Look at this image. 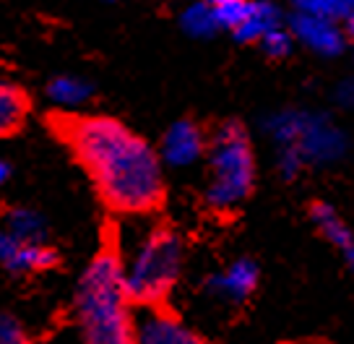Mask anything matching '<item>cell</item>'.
<instances>
[{"instance_id":"cell-1","label":"cell","mask_w":354,"mask_h":344,"mask_svg":"<svg viewBox=\"0 0 354 344\" xmlns=\"http://www.w3.org/2000/svg\"><path fill=\"white\" fill-rule=\"evenodd\" d=\"M63 134L112 211L136 217L162 203L165 165L144 136L107 115L71 118Z\"/></svg>"},{"instance_id":"cell-2","label":"cell","mask_w":354,"mask_h":344,"mask_svg":"<svg viewBox=\"0 0 354 344\" xmlns=\"http://www.w3.org/2000/svg\"><path fill=\"white\" fill-rule=\"evenodd\" d=\"M146 214H136L131 222L120 227L118 253L122 282L131 295L133 305H165L175 292L185 266V245L169 227L144 219Z\"/></svg>"},{"instance_id":"cell-3","label":"cell","mask_w":354,"mask_h":344,"mask_svg":"<svg viewBox=\"0 0 354 344\" xmlns=\"http://www.w3.org/2000/svg\"><path fill=\"white\" fill-rule=\"evenodd\" d=\"M73 326L81 344H133L136 311L112 248L94 255L78 277Z\"/></svg>"},{"instance_id":"cell-4","label":"cell","mask_w":354,"mask_h":344,"mask_svg":"<svg viewBox=\"0 0 354 344\" xmlns=\"http://www.w3.org/2000/svg\"><path fill=\"white\" fill-rule=\"evenodd\" d=\"M266 136L277 146L279 172L287 180L308 167H328L342 162L349 138L323 112L279 110L263 123Z\"/></svg>"},{"instance_id":"cell-5","label":"cell","mask_w":354,"mask_h":344,"mask_svg":"<svg viewBox=\"0 0 354 344\" xmlns=\"http://www.w3.org/2000/svg\"><path fill=\"white\" fill-rule=\"evenodd\" d=\"M209 185L203 199L209 209L230 214L255 188V152L237 123H227L209 141Z\"/></svg>"},{"instance_id":"cell-6","label":"cell","mask_w":354,"mask_h":344,"mask_svg":"<svg viewBox=\"0 0 354 344\" xmlns=\"http://www.w3.org/2000/svg\"><path fill=\"white\" fill-rule=\"evenodd\" d=\"M287 29L295 37V45H302L313 55L321 57H339L349 42V32L344 21L318 16V13L295 11L287 21Z\"/></svg>"},{"instance_id":"cell-7","label":"cell","mask_w":354,"mask_h":344,"mask_svg":"<svg viewBox=\"0 0 354 344\" xmlns=\"http://www.w3.org/2000/svg\"><path fill=\"white\" fill-rule=\"evenodd\" d=\"M133 344H206V339L165 305H154L136 313Z\"/></svg>"},{"instance_id":"cell-8","label":"cell","mask_w":354,"mask_h":344,"mask_svg":"<svg viewBox=\"0 0 354 344\" xmlns=\"http://www.w3.org/2000/svg\"><path fill=\"white\" fill-rule=\"evenodd\" d=\"M57 264L55 248L50 240L34 243L16 237L8 230L0 227V269L13 277H29V274H42Z\"/></svg>"},{"instance_id":"cell-9","label":"cell","mask_w":354,"mask_h":344,"mask_svg":"<svg viewBox=\"0 0 354 344\" xmlns=\"http://www.w3.org/2000/svg\"><path fill=\"white\" fill-rule=\"evenodd\" d=\"M206 149H209V141L198 123L177 120L165 131L156 154L162 159V165L172 167V170H188L203 159Z\"/></svg>"},{"instance_id":"cell-10","label":"cell","mask_w":354,"mask_h":344,"mask_svg":"<svg viewBox=\"0 0 354 344\" xmlns=\"http://www.w3.org/2000/svg\"><path fill=\"white\" fill-rule=\"evenodd\" d=\"M258 279H261V271H258V264L250 261V258H237L230 266H224L221 271L211 274L206 279V295H211L219 302H230V305H237V302H245L258 287Z\"/></svg>"},{"instance_id":"cell-11","label":"cell","mask_w":354,"mask_h":344,"mask_svg":"<svg viewBox=\"0 0 354 344\" xmlns=\"http://www.w3.org/2000/svg\"><path fill=\"white\" fill-rule=\"evenodd\" d=\"M310 217H313V222L318 227V233L339 251L344 264L354 271V233L352 227L344 222L342 214L333 209V206H328V203H315L310 209Z\"/></svg>"},{"instance_id":"cell-12","label":"cell","mask_w":354,"mask_h":344,"mask_svg":"<svg viewBox=\"0 0 354 344\" xmlns=\"http://www.w3.org/2000/svg\"><path fill=\"white\" fill-rule=\"evenodd\" d=\"M281 24L287 21H284V13H281V8L274 0H253L248 13H245V19L232 34L237 42L258 45L266 34L271 32V29H277V26H281Z\"/></svg>"},{"instance_id":"cell-13","label":"cell","mask_w":354,"mask_h":344,"mask_svg":"<svg viewBox=\"0 0 354 344\" xmlns=\"http://www.w3.org/2000/svg\"><path fill=\"white\" fill-rule=\"evenodd\" d=\"M47 100L60 110H78L91 100V84L76 73H60L47 84Z\"/></svg>"},{"instance_id":"cell-14","label":"cell","mask_w":354,"mask_h":344,"mask_svg":"<svg viewBox=\"0 0 354 344\" xmlns=\"http://www.w3.org/2000/svg\"><path fill=\"white\" fill-rule=\"evenodd\" d=\"M29 115V97L26 91L8 78H0V136L19 131Z\"/></svg>"},{"instance_id":"cell-15","label":"cell","mask_w":354,"mask_h":344,"mask_svg":"<svg viewBox=\"0 0 354 344\" xmlns=\"http://www.w3.org/2000/svg\"><path fill=\"white\" fill-rule=\"evenodd\" d=\"M0 227L16 235V237H24V240H34V243L47 240V219L32 206H13V209H8L0 219Z\"/></svg>"},{"instance_id":"cell-16","label":"cell","mask_w":354,"mask_h":344,"mask_svg":"<svg viewBox=\"0 0 354 344\" xmlns=\"http://www.w3.org/2000/svg\"><path fill=\"white\" fill-rule=\"evenodd\" d=\"M180 29L193 39H209L214 34H219V24L214 19L209 0H190L180 11Z\"/></svg>"},{"instance_id":"cell-17","label":"cell","mask_w":354,"mask_h":344,"mask_svg":"<svg viewBox=\"0 0 354 344\" xmlns=\"http://www.w3.org/2000/svg\"><path fill=\"white\" fill-rule=\"evenodd\" d=\"M214 19L219 24V32H234L253 0H209Z\"/></svg>"},{"instance_id":"cell-18","label":"cell","mask_w":354,"mask_h":344,"mask_svg":"<svg viewBox=\"0 0 354 344\" xmlns=\"http://www.w3.org/2000/svg\"><path fill=\"white\" fill-rule=\"evenodd\" d=\"M258 47H261L268 57L281 60V57H287L289 53H292L295 37H292V32L287 29V24H281V26H277V29H271V32L266 34L263 39L258 42Z\"/></svg>"},{"instance_id":"cell-19","label":"cell","mask_w":354,"mask_h":344,"mask_svg":"<svg viewBox=\"0 0 354 344\" xmlns=\"http://www.w3.org/2000/svg\"><path fill=\"white\" fill-rule=\"evenodd\" d=\"M0 344H29V332L19 316L0 311Z\"/></svg>"},{"instance_id":"cell-20","label":"cell","mask_w":354,"mask_h":344,"mask_svg":"<svg viewBox=\"0 0 354 344\" xmlns=\"http://www.w3.org/2000/svg\"><path fill=\"white\" fill-rule=\"evenodd\" d=\"M333 100H336V105L344 107V110H354V76L339 81V87L333 91Z\"/></svg>"},{"instance_id":"cell-21","label":"cell","mask_w":354,"mask_h":344,"mask_svg":"<svg viewBox=\"0 0 354 344\" xmlns=\"http://www.w3.org/2000/svg\"><path fill=\"white\" fill-rule=\"evenodd\" d=\"M8 180H11V165H8L6 156H0V188H3Z\"/></svg>"},{"instance_id":"cell-22","label":"cell","mask_w":354,"mask_h":344,"mask_svg":"<svg viewBox=\"0 0 354 344\" xmlns=\"http://www.w3.org/2000/svg\"><path fill=\"white\" fill-rule=\"evenodd\" d=\"M344 26H346V32H349V37H354V6H352V11H349V16L344 19Z\"/></svg>"},{"instance_id":"cell-23","label":"cell","mask_w":354,"mask_h":344,"mask_svg":"<svg viewBox=\"0 0 354 344\" xmlns=\"http://www.w3.org/2000/svg\"><path fill=\"white\" fill-rule=\"evenodd\" d=\"M287 344H313V342H287Z\"/></svg>"},{"instance_id":"cell-24","label":"cell","mask_w":354,"mask_h":344,"mask_svg":"<svg viewBox=\"0 0 354 344\" xmlns=\"http://www.w3.org/2000/svg\"><path fill=\"white\" fill-rule=\"evenodd\" d=\"M102 3H115V0H102Z\"/></svg>"},{"instance_id":"cell-25","label":"cell","mask_w":354,"mask_h":344,"mask_svg":"<svg viewBox=\"0 0 354 344\" xmlns=\"http://www.w3.org/2000/svg\"><path fill=\"white\" fill-rule=\"evenodd\" d=\"M29 344H42V342H29Z\"/></svg>"}]
</instances>
